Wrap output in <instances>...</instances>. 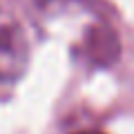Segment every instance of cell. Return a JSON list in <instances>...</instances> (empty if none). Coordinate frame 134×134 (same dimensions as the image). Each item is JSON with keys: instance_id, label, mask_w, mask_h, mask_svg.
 <instances>
[{"instance_id": "1", "label": "cell", "mask_w": 134, "mask_h": 134, "mask_svg": "<svg viewBox=\"0 0 134 134\" xmlns=\"http://www.w3.org/2000/svg\"><path fill=\"white\" fill-rule=\"evenodd\" d=\"M29 65V43L16 20L0 18V81L14 83L25 76Z\"/></svg>"}, {"instance_id": "2", "label": "cell", "mask_w": 134, "mask_h": 134, "mask_svg": "<svg viewBox=\"0 0 134 134\" xmlns=\"http://www.w3.org/2000/svg\"><path fill=\"white\" fill-rule=\"evenodd\" d=\"M76 56L90 67H107L119 56V36L105 23H96L85 29L81 43L76 47Z\"/></svg>"}, {"instance_id": "3", "label": "cell", "mask_w": 134, "mask_h": 134, "mask_svg": "<svg viewBox=\"0 0 134 134\" xmlns=\"http://www.w3.org/2000/svg\"><path fill=\"white\" fill-rule=\"evenodd\" d=\"M74 134H103L98 130H83V132H74Z\"/></svg>"}]
</instances>
